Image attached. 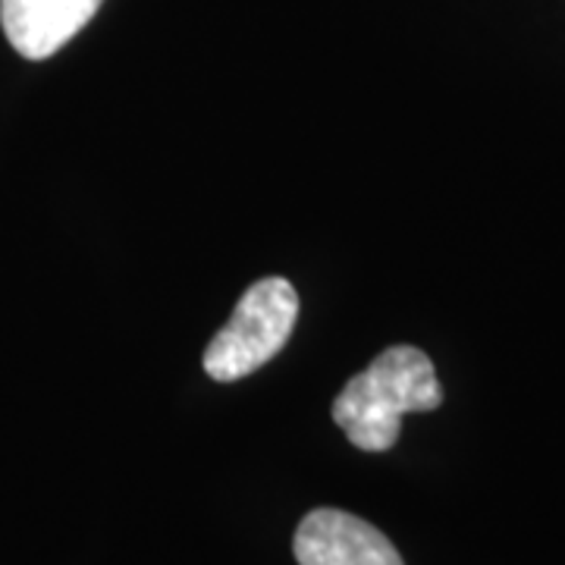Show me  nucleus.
<instances>
[{
    "label": "nucleus",
    "mask_w": 565,
    "mask_h": 565,
    "mask_svg": "<svg viewBox=\"0 0 565 565\" xmlns=\"http://www.w3.org/2000/svg\"><path fill=\"white\" fill-rule=\"evenodd\" d=\"M440 403L444 386L434 362L415 345H390L333 399V422L352 446L386 452L399 440L405 415L434 412Z\"/></svg>",
    "instance_id": "1"
},
{
    "label": "nucleus",
    "mask_w": 565,
    "mask_h": 565,
    "mask_svg": "<svg viewBox=\"0 0 565 565\" xmlns=\"http://www.w3.org/2000/svg\"><path fill=\"white\" fill-rule=\"evenodd\" d=\"M299 321V292L282 277H264L245 289L230 321L204 349V371L217 384L243 381L289 343Z\"/></svg>",
    "instance_id": "2"
},
{
    "label": "nucleus",
    "mask_w": 565,
    "mask_h": 565,
    "mask_svg": "<svg viewBox=\"0 0 565 565\" xmlns=\"http://www.w3.org/2000/svg\"><path fill=\"white\" fill-rule=\"evenodd\" d=\"M299 565H405L399 550L371 522L343 509H315L296 531Z\"/></svg>",
    "instance_id": "3"
},
{
    "label": "nucleus",
    "mask_w": 565,
    "mask_h": 565,
    "mask_svg": "<svg viewBox=\"0 0 565 565\" xmlns=\"http://www.w3.org/2000/svg\"><path fill=\"white\" fill-rule=\"evenodd\" d=\"M104 0H0V25L25 61H47L79 35Z\"/></svg>",
    "instance_id": "4"
}]
</instances>
